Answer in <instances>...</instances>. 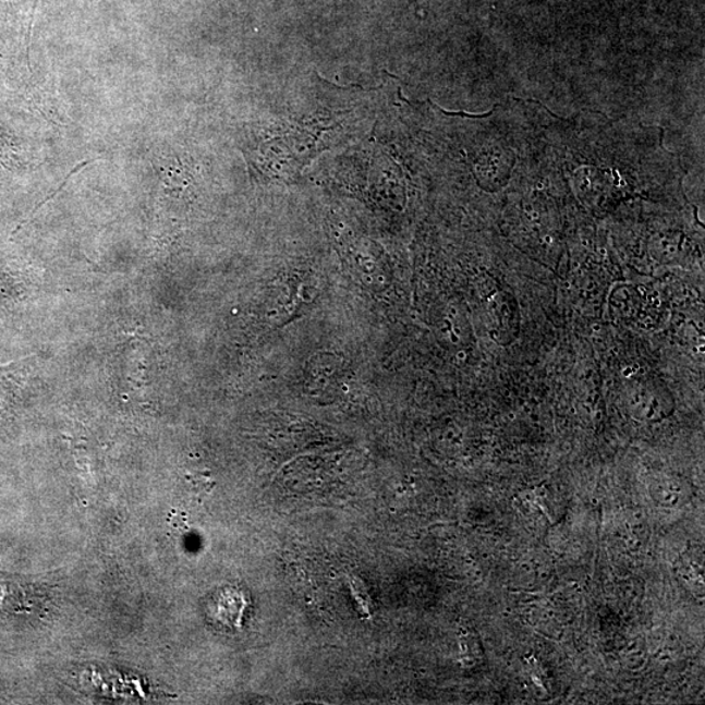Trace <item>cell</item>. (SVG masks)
Masks as SVG:
<instances>
[{
  "instance_id": "obj_1",
  "label": "cell",
  "mask_w": 705,
  "mask_h": 705,
  "mask_svg": "<svg viewBox=\"0 0 705 705\" xmlns=\"http://www.w3.org/2000/svg\"><path fill=\"white\" fill-rule=\"evenodd\" d=\"M660 393L656 388L651 386H639L632 394V411L636 414V417H643L649 420L652 417H658L660 414H667L665 412L668 406V401L656 399L657 394Z\"/></svg>"
}]
</instances>
